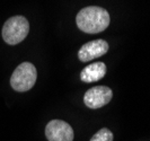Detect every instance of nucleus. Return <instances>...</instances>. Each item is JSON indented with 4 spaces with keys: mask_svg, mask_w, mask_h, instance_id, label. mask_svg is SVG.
I'll return each instance as SVG.
<instances>
[{
    "mask_svg": "<svg viewBox=\"0 0 150 141\" xmlns=\"http://www.w3.org/2000/svg\"><path fill=\"white\" fill-rule=\"evenodd\" d=\"M113 97L112 89L107 86H96L88 89L83 96V103L89 108H100L111 102Z\"/></svg>",
    "mask_w": 150,
    "mask_h": 141,
    "instance_id": "nucleus-4",
    "label": "nucleus"
},
{
    "mask_svg": "<svg viewBox=\"0 0 150 141\" xmlns=\"http://www.w3.org/2000/svg\"><path fill=\"white\" fill-rule=\"evenodd\" d=\"M45 135L49 141H74V130L67 122L61 120L50 121L45 128Z\"/></svg>",
    "mask_w": 150,
    "mask_h": 141,
    "instance_id": "nucleus-5",
    "label": "nucleus"
},
{
    "mask_svg": "<svg viewBox=\"0 0 150 141\" xmlns=\"http://www.w3.org/2000/svg\"><path fill=\"white\" fill-rule=\"evenodd\" d=\"M108 51V43L104 40H95L87 42L78 51V58L81 62H87L99 58Z\"/></svg>",
    "mask_w": 150,
    "mask_h": 141,
    "instance_id": "nucleus-6",
    "label": "nucleus"
},
{
    "mask_svg": "<svg viewBox=\"0 0 150 141\" xmlns=\"http://www.w3.org/2000/svg\"><path fill=\"white\" fill-rule=\"evenodd\" d=\"M90 141H113V133L106 128H103L93 135Z\"/></svg>",
    "mask_w": 150,
    "mask_h": 141,
    "instance_id": "nucleus-8",
    "label": "nucleus"
},
{
    "mask_svg": "<svg viewBox=\"0 0 150 141\" xmlns=\"http://www.w3.org/2000/svg\"><path fill=\"white\" fill-rule=\"evenodd\" d=\"M36 68L30 62H23L15 69L11 74L10 85L16 91H27L36 82Z\"/></svg>",
    "mask_w": 150,
    "mask_h": 141,
    "instance_id": "nucleus-3",
    "label": "nucleus"
},
{
    "mask_svg": "<svg viewBox=\"0 0 150 141\" xmlns=\"http://www.w3.org/2000/svg\"><path fill=\"white\" fill-rule=\"evenodd\" d=\"M30 32V23L24 16L10 17L2 27V38L10 45H16L25 40Z\"/></svg>",
    "mask_w": 150,
    "mask_h": 141,
    "instance_id": "nucleus-2",
    "label": "nucleus"
},
{
    "mask_svg": "<svg viewBox=\"0 0 150 141\" xmlns=\"http://www.w3.org/2000/svg\"><path fill=\"white\" fill-rule=\"evenodd\" d=\"M110 22L111 18L107 10L97 6L83 8L76 17L78 28L87 34H97L105 30Z\"/></svg>",
    "mask_w": 150,
    "mask_h": 141,
    "instance_id": "nucleus-1",
    "label": "nucleus"
},
{
    "mask_svg": "<svg viewBox=\"0 0 150 141\" xmlns=\"http://www.w3.org/2000/svg\"><path fill=\"white\" fill-rule=\"evenodd\" d=\"M106 74V66L104 62H95L80 72V79L83 82H95L103 79Z\"/></svg>",
    "mask_w": 150,
    "mask_h": 141,
    "instance_id": "nucleus-7",
    "label": "nucleus"
}]
</instances>
